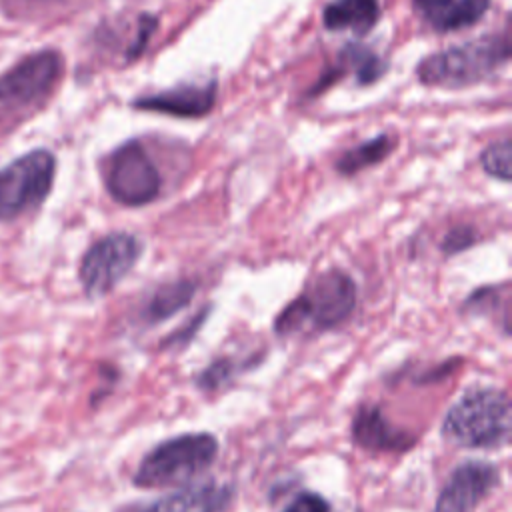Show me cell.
Masks as SVG:
<instances>
[{
    "label": "cell",
    "mask_w": 512,
    "mask_h": 512,
    "mask_svg": "<svg viewBox=\"0 0 512 512\" xmlns=\"http://www.w3.org/2000/svg\"><path fill=\"white\" fill-rule=\"evenodd\" d=\"M356 306V282L340 268H330L314 278L274 320L280 338L318 334L340 326Z\"/></svg>",
    "instance_id": "obj_1"
},
{
    "label": "cell",
    "mask_w": 512,
    "mask_h": 512,
    "mask_svg": "<svg viewBox=\"0 0 512 512\" xmlns=\"http://www.w3.org/2000/svg\"><path fill=\"white\" fill-rule=\"evenodd\" d=\"M510 60L508 32L486 34L422 58L416 76L424 86L466 88L494 76Z\"/></svg>",
    "instance_id": "obj_2"
},
{
    "label": "cell",
    "mask_w": 512,
    "mask_h": 512,
    "mask_svg": "<svg viewBox=\"0 0 512 512\" xmlns=\"http://www.w3.org/2000/svg\"><path fill=\"white\" fill-rule=\"evenodd\" d=\"M510 398L494 386L468 388L446 412L442 436L460 448H498L510 438Z\"/></svg>",
    "instance_id": "obj_3"
},
{
    "label": "cell",
    "mask_w": 512,
    "mask_h": 512,
    "mask_svg": "<svg viewBox=\"0 0 512 512\" xmlns=\"http://www.w3.org/2000/svg\"><path fill=\"white\" fill-rule=\"evenodd\" d=\"M64 70L62 54L36 50L0 74V136L12 132L52 96Z\"/></svg>",
    "instance_id": "obj_4"
},
{
    "label": "cell",
    "mask_w": 512,
    "mask_h": 512,
    "mask_svg": "<svg viewBox=\"0 0 512 512\" xmlns=\"http://www.w3.org/2000/svg\"><path fill=\"white\" fill-rule=\"evenodd\" d=\"M218 438L210 432H186L156 444L138 464L134 486L166 488L186 484L218 458Z\"/></svg>",
    "instance_id": "obj_5"
},
{
    "label": "cell",
    "mask_w": 512,
    "mask_h": 512,
    "mask_svg": "<svg viewBox=\"0 0 512 512\" xmlns=\"http://www.w3.org/2000/svg\"><path fill=\"white\" fill-rule=\"evenodd\" d=\"M56 158L46 148H34L0 170V222L14 220L40 206L52 190Z\"/></svg>",
    "instance_id": "obj_6"
},
{
    "label": "cell",
    "mask_w": 512,
    "mask_h": 512,
    "mask_svg": "<svg viewBox=\"0 0 512 512\" xmlns=\"http://www.w3.org/2000/svg\"><path fill=\"white\" fill-rule=\"evenodd\" d=\"M104 184L108 194L124 206L150 204L160 194V172L142 146L132 138L110 152L104 162Z\"/></svg>",
    "instance_id": "obj_7"
},
{
    "label": "cell",
    "mask_w": 512,
    "mask_h": 512,
    "mask_svg": "<svg viewBox=\"0 0 512 512\" xmlns=\"http://www.w3.org/2000/svg\"><path fill=\"white\" fill-rule=\"evenodd\" d=\"M142 256V242L128 232H114L96 240L82 256L78 278L88 298H102L134 268Z\"/></svg>",
    "instance_id": "obj_8"
},
{
    "label": "cell",
    "mask_w": 512,
    "mask_h": 512,
    "mask_svg": "<svg viewBox=\"0 0 512 512\" xmlns=\"http://www.w3.org/2000/svg\"><path fill=\"white\" fill-rule=\"evenodd\" d=\"M498 482V466L486 460H466L448 476L432 512H474Z\"/></svg>",
    "instance_id": "obj_9"
},
{
    "label": "cell",
    "mask_w": 512,
    "mask_h": 512,
    "mask_svg": "<svg viewBox=\"0 0 512 512\" xmlns=\"http://www.w3.org/2000/svg\"><path fill=\"white\" fill-rule=\"evenodd\" d=\"M216 94H218L216 80H208L202 84L186 82L162 92L142 94L132 100V108L176 116V118H202L214 108Z\"/></svg>",
    "instance_id": "obj_10"
},
{
    "label": "cell",
    "mask_w": 512,
    "mask_h": 512,
    "mask_svg": "<svg viewBox=\"0 0 512 512\" xmlns=\"http://www.w3.org/2000/svg\"><path fill=\"white\" fill-rule=\"evenodd\" d=\"M386 70H388L386 58L376 54L370 46L362 42H348L338 52L334 66L324 70L320 78L310 86L308 98L322 94L326 88H330L334 82H340L348 74H354L356 84L370 86L378 82L386 74Z\"/></svg>",
    "instance_id": "obj_11"
},
{
    "label": "cell",
    "mask_w": 512,
    "mask_h": 512,
    "mask_svg": "<svg viewBox=\"0 0 512 512\" xmlns=\"http://www.w3.org/2000/svg\"><path fill=\"white\" fill-rule=\"evenodd\" d=\"M352 440L376 452H404L416 444V434L392 424L380 406H362L352 420Z\"/></svg>",
    "instance_id": "obj_12"
},
{
    "label": "cell",
    "mask_w": 512,
    "mask_h": 512,
    "mask_svg": "<svg viewBox=\"0 0 512 512\" xmlns=\"http://www.w3.org/2000/svg\"><path fill=\"white\" fill-rule=\"evenodd\" d=\"M234 498L232 484L204 480L152 502L144 512H222Z\"/></svg>",
    "instance_id": "obj_13"
},
{
    "label": "cell",
    "mask_w": 512,
    "mask_h": 512,
    "mask_svg": "<svg viewBox=\"0 0 512 512\" xmlns=\"http://www.w3.org/2000/svg\"><path fill=\"white\" fill-rule=\"evenodd\" d=\"M414 12L434 32H456L484 18L490 0H412Z\"/></svg>",
    "instance_id": "obj_14"
},
{
    "label": "cell",
    "mask_w": 512,
    "mask_h": 512,
    "mask_svg": "<svg viewBox=\"0 0 512 512\" xmlns=\"http://www.w3.org/2000/svg\"><path fill=\"white\" fill-rule=\"evenodd\" d=\"M380 0H330L322 10V24L326 30H352L368 34L380 20Z\"/></svg>",
    "instance_id": "obj_15"
},
{
    "label": "cell",
    "mask_w": 512,
    "mask_h": 512,
    "mask_svg": "<svg viewBox=\"0 0 512 512\" xmlns=\"http://www.w3.org/2000/svg\"><path fill=\"white\" fill-rule=\"evenodd\" d=\"M194 294H196V282H192L188 278L160 284L146 300V304L140 312V318L148 326L160 324V322L172 318L182 308H186L190 304V300L194 298Z\"/></svg>",
    "instance_id": "obj_16"
},
{
    "label": "cell",
    "mask_w": 512,
    "mask_h": 512,
    "mask_svg": "<svg viewBox=\"0 0 512 512\" xmlns=\"http://www.w3.org/2000/svg\"><path fill=\"white\" fill-rule=\"evenodd\" d=\"M394 144H396L394 138L390 134L382 132L370 140L360 142L354 148H348L344 154H340L334 168L342 176H354V174L382 162L386 156H390V152L394 150Z\"/></svg>",
    "instance_id": "obj_17"
},
{
    "label": "cell",
    "mask_w": 512,
    "mask_h": 512,
    "mask_svg": "<svg viewBox=\"0 0 512 512\" xmlns=\"http://www.w3.org/2000/svg\"><path fill=\"white\" fill-rule=\"evenodd\" d=\"M254 360H248V362H242L238 358H230V356H220L216 360H212L204 370H200L194 378L196 386L204 392H214V390H220L222 386H226L228 382H232L240 372L242 368L246 366H252Z\"/></svg>",
    "instance_id": "obj_18"
},
{
    "label": "cell",
    "mask_w": 512,
    "mask_h": 512,
    "mask_svg": "<svg viewBox=\"0 0 512 512\" xmlns=\"http://www.w3.org/2000/svg\"><path fill=\"white\" fill-rule=\"evenodd\" d=\"M510 156H512V146L510 138H502L486 146L480 154V164L486 174H490L496 180L510 182L512 180V166H510Z\"/></svg>",
    "instance_id": "obj_19"
},
{
    "label": "cell",
    "mask_w": 512,
    "mask_h": 512,
    "mask_svg": "<svg viewBox=\"0 0 512 512\" xmlns=\"http://www.w3.org/2000/svg\"><path fill=\"white\" fill-rule=\"evenodd\" d=\"M500 286H484L474 290L468 300L464 302L462 310L466 312H474V314H492L494 310L508 314V302H506V294H500Z\"/></svg>",
    "instance_id": "obj_20"
},
{
    "label": "cell",
    "mask_w": 512,
    "mask_h": 512,
    "mask_svg": "<svg viewBox=\"0 0 512 512\" xmlns=\"http://www.w3.org/2000/svg\"><path fill=\"white\" fill-rule=\"evenodd\" d=\"M478 240L476 230L470 226H454L446 232V236L440 242V250L444 256H454L464 250H468Z\"/></svg>",
    "instance_id": "obj_21"
},
{
    "label": "cell",
    "mask_w": 512,
    "mask_h": 512,
    "mask_svg": "<svg viewBox=\"0 0 512 512\" xmlns=\"http://www.w3.org/2000/svg\"><path fill=\"white\" fill-rule=\"evenodd\" d=\"M158 28V18L152 14H140L138 18V26H136V36L130 42L128 50H126V60H136L148 46L152 34Z\"/></svg>",
    "instance_id": "obj_22"
},
{
    "label": "cell",
    "mask_w": 512,
    "mask_h": 512,
    "mask_svg": "<svg viewBox=\"0 0 512 512\" xmlns=\"http://www.w3.org/2000/svg\"><path fill=\"white\" fill-rule=\"evenodd\" d=\"M4 12L10 18H30L42 10H50L64 0H0Z\"/></svg>",
    "instance_id": "obj_23"
},
{
    "label": "cell",
    "mask_w": 512,
    "mask_h": 512,
    "mask_svg": "<svg viewBox=\"0 0 512 512\" xmlns=\"http://www.w3.org/2000/svg\"><path fill=\"white\" fill-rule=\"evenodd\" d=\"M208 314H210V308H202L194 318H190L180 330H174L172 334H168V338L162 342V348H176V346H184V344H188L192 338H194V334L202 328V324H204V320L208 318Z\"/></svg>",
    "instance_id": "obj_24"
},
{
    "label": "cell",
    "mask_w": 512,
    "mask_h": 512,
    "mask_svg": "<svg viewBox=\"0 0 512 512\" xmlns=\"http://www.w3.org/2000/svg\"><path fill=\"white\" fill-rule=\"evenodd\" d=\"M284 512H330V504L316 492H302L284 508Z\"/></svg>",
    "instance_id": "obj_25"
}]
</instances>
